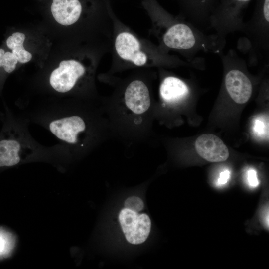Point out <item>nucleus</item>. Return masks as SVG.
<instances>
[{"instance_id":"obj_1","label":"nucleus","mask_w":269,"mask_h":269,"mask_svg":"<svg viewBox=\"0 0 269 269\" xmlns=\"http://www.w3.org/2000/svg\"><path fill=\"white\" fill-rule=\"evenodd\" d=\"M100 102L112 138L127 146L147 142L155 106L147 81L138 77L129 80L112 96Z\"/></svg>"},{"instance_id":"obj_2","label":"nucleus","mask_w":269,"mask_h":269,"mask_svg":"<svg viewBox=\"0 0 269 269\" xmlns=\"http://www.w3.org/2000/svg\"><path fill=\"white\" fill-rule=\"evenodd\" d=\"M57 111L46 118L43 124L67 152L84 154L112 138L100 100H76Z\"/></svg>"},{"instance_id":"obj_3","label":"nucleus","mask_w":269,"mask_h":269,"mask_svg":"<svg viewBox=\"0 0 269 269\" xmlns=\"http://www.w3.org/2000/svg\"><path fill=\"white\" fill-rule=\"evenodd\" d=\"M244 36L238 42V48L248 54L250 64L269 58V0H256L251 18L244 22L241 31Z\"/></svg>"},{"instance_id":"obj_4","label":"nucleus","mask_w":269,"mask_h":269,"mask_svg":"<svg viewBox=\"0 0 269 269\" xmlns=\"http://www.w3.org/2000/svg\"><path fill=\"white\" fill-rule=\"evenodd\" d=\"M252 0H218L209 19L210 29L226 40L230 33L241 31L243 11Z\"/></svg>"},{"instance_id":"obj_5","label":"nucleus","mask_w":269,"mask_h":269,"mask_svg":"<svg viewBox=\"0 0 269 269\" xmlns=\"http://www.w3.org/2000/svg\"><path fill=\"white\" fill-rule=\"evenodd\" d=\"M85 75L86 69L81 63L74 60H64L52 72L49 83L56 91L66 93L73 90Z\"/></svg>"},{"instance_id":"obj_6","label":"nucleus","mask_w":269,"mask_h":269,"mask_svg":"<svg viewBox=\"0 0 269 269\" xmlns=\"http://www.w3.org/2000/svg\"><path fill=\"white\" fill-rule=\"evenodd\" d=\"M119 219L127 240L133 244L144 242L151 228V221L146 214H138L127 208L120 212Z\"/></svg>"},{"instance_id":"obj_7","label":"nucleus","mask_w":269,"mask_h":269,"mask_svg":"<svg viewBox=\"0 0 269 269\" xmlns=\"http://www.w3.org/2000/svg\"><path fill=\"white\" fill-rule=\"evenodd\" d=\"M181 16L204 32L210 29L209 19L218 0H179Z\"/></svg>"},{"instance_id":"obj_8","label":"nucleus","mask_w":269,"mask_h":269,"mask_svg":"<svg viewBox=\"0 0 269 269\" xmlns=\"http://www.w3.org/2000/svg\"><path fill=\"white\" fill-rule=\"evenodd\" d=\"M191 93V87L183 80L174 76L164 77L160 83L159 95L163 107L174 106L186 100Z\"/></svg>"},{"instance_id":"obj_9","label":"nucleus","mask_w":269,"mask_h":269,"mask_svg":"<svg viewBox=\"0 0 269 269\" xmlns=\"http://www.w3.org/2000/svg\"><path fill=\"white\" fill-rule=\"evenodd\" d=\"M198 154L212 162L224 161L229 157L228 149L223 141L216 135L206 134L199 136L195 143Z\"/></svg>"},{"instance_id":"obj_10","label":"nucleus","mask_w":269,"mask_h":269,"mask_svg":"<svg viewBox=\"0 0 269 269\" xmlns=\"http://www.w3.org/2000/svg\"><path fill=\"white\" fill-rule=\"evenodd\" d=\"M115 48L120 57L136 66H143L147 62V56L140 50L138 41L129 32H123L118 35L115 40Z\"/></svg>"},{"instance_id":"obj_11","label":"nucleus","mask_w":269,"mask_h":269,"mask_svg":"<svg viewBox=\"0 0 269 269\" xmlns=\"http://www.w3.org/2000/svg\"><path fill=\"white\" fill-rule=\"evenodd\" d=\"M51 11L58 23L68 26L79 19L82 12V5L79 0H53Z\"/></svg>"},{"instance_id":"obj_12","label":"nucleus","mask_w":269,"mask_h":269,"mask_svg":"<svg viewBox=\"0 0 269 269\" xmlns=\"http://www.w3.org/2000/svg\"><path fill=\"white\" fill-rule=\"evenodd\" d=\"M20 161L13 138L0 141V167L12 166Z\"/></svg>"},{"instance_id":"obj_13","label":"nucleus","mask_w":269,"mask_h":269,"mask_svg":"<svg viewBox=\"0 0 269 269\" xmlns=\"http://www.w3.org/2000/svg\"><path fill=\"white\" fill-rule=\"evenodd\" d=\"M25 35L20 32H15L10 36L6 40L8 47L12 50V53L17 61L25 63L31 60L32 55L23 47Z\"/></svg>"},{"instance_id":"obj_14","label":"nucleus","mask_w":269,"mask_h":269,"mask_svg":"<svg viewBox=\"0 0 269 269\" xmlns=\"http://www.w3.org/2000/svg\"><path fill=\"white\" fill-rule=\"evenodd\" d=\"M252 131L258 138L267 139L269 138V119L264 115L256 117L252 122Z\"/></svg>"},{"instance_id":"obj_15","label":"nucleus","mask_w":269,"mask_h":269,"mask_svg":"<svg viewBox=\"0 0 269 269\" xmlns=\"http://www.w3.org/2000/svg\"><path fill=\"white\" fill-rule=\"evenodd\" d=\"M17 60L10 52H5L2 49H0V67L2 66L7 73L13 71L17 63Z\"/></svg>"},{"instance_id":"obj_16","label":"nucleus","mask_w":269,"mask_h":269,"mask_svg":"<svg viewBox=\"0 0 269 269\" xmlns=\"http://www.w3.org/2000/svg\"><path fill=\"white\" fill-rule=\"evenodd\" d=\"M126 208L133 211L138 212L141 211L144 207L142 200L139 197L132 196L127 198L125 202Z\"/></svg>"},{"instance_id":"obj_17","label":"nucleus","mask_w":269,"mask_h":269,"mask_svg":"<svg viewBox=\"0 0 269 269\" xmlns=\"http://www.w3.org/2000/svg\"><path fill=\"white\" fill-rule=\"evenodd\" d=\"M247 180L249 185L256 187L259 185L256 171L253 169H249L247 171Z\"/></svg>"},{"instance_id":"obj_18","label":"nucleus","mask_w":269,"mask_h":269,"mask_svg":"<svg viewBox=\"0 0 269 269\" xmlns=\"http://www.w3.org/2000/svg\"><path fill=\"white\" fill-rule=\"evenodd\" d=\"M230 177V171L228 169L224 170L220 172L218 179V184L222 185L226 184Z\"/></svg>"},{"instance_id":"obj_19","label":"nucleus","mask_w":269,"mask_h":269,"mask_svg":"<svg viewBox=\"0 0 269 269\" xmlns=\"http://www.w3.org/2000/svg\"><path fill=\"white\" fill-rule=\"evenodd\" d=\"M4 241L3 239L0 237V252L2 251L4 246Z\"/></svg>"}]
</instances>
